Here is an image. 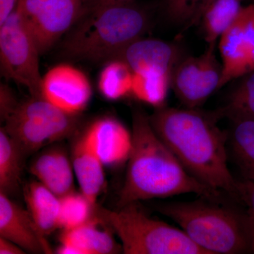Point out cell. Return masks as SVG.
<instances>
[{
	"instance_id": "cell-1",
	"label": "cell",
	"mask_w": 254,
	"mask_h": 254,
	"mask_svg": "<svg viewBox=\"0 0 254 254\" xmlns=\"http://www.w3.org/2000/svg\"><path fill=\"white\" fill-rule=\"evenodd\" d=\"M161 107L149 116L153 129L187 172L210 188L241 200V182L227 165L228 133L213 113Z\"/></svg>"
},
{
	"instance_id": "cell-2",
	"label": "cell",
	"mask_w": 254,
	"mask_h": 254,
	"mask_svg": "<svg viewBox=\"0 0 254 254\" xmlns=\"http://www.w3.org/2000/svg\"><path fill=\"white\" fill-rule=\"evenodd\" d=\"M118 208L141 200L183 193L220 199L219 191L190 175L155 133L149 116L136 110L132 119L131 148Z\"/></svg>"
},
{
	"instance_id": "cell-3",
	"label": "cell",
	"mask_w": 254,
	"mask_h": 254,
	"mask_svg": "<svg viewBox=\"0 0 254 254\" xmlns=\"http://www.w3.org/2000/svg\"><path fill=\"white\" fill-rule=\"evenodd\" d=\"M150 21L147 10L133 1L87 10L64 41L62 54L71 60L107 63L143 38Z\"/></svg>"
},
{
	"instance_id": "cell-4",
	"label": "cell",
	"mask_w": 254,
	"mask_h": 254,
	"mask_svg": "<svg viewBox=\"0 0 254 254\" xmlns=\"http://www.w3.org/2000/svg\"><path fill=\"white\" fill-rule=\"evenodd\" d=\"M201 197L190 202L156 205L159 213L178 224L206 254L252 253L247 213Z\"/></svg>"
},
{
	"instance_id": "cell-5",
	"label": "cell",
	"mask_w": 254,
	"mask_h": 254,
	"mask_svg": "<svg viewBox=\"0 0 254 254\" xmlns=\"http://www.w3.org/2000/svg\"><path fill=\"white\" fill-rule=\"evenodd\" d=\"M100 217L120 239L124 254H206L183 230L148 216L138 203L102 208Z\"/></svg>"
},
{
	"instance_id": "cell-6",
	"label": "cell",
	"mask_w": 254,
	"mask_h": 254,
	"mask_svg": "<svg viewBox=\"0 0 254 254\" xmlns=\"http://www.w3.org/2000/svg\"><path fill=\"white\" fill-rule=\"evenodd\" d=\"M39 55L34 38L16 9L0 24V65L3 76L41 98Z\"/></svg>"
},
{
	"instance_id": "cell-7",
	"label": "cell",
	"mask_w": 254,
	"mask_h": 254,
	"mask_svg": "<svg viewBox=\"0 0 254 254\" xmlns=\"http://www.w3.org/2000/svg\"><path fill=\"white\" fill-rule=\"evenodd\" d=\"M16 9L41 54L71 31L86 11L84 0H19Z\"/></svg>"
},
{
	"instance_id": "cell-8",
	"label": "cell",
	"mask_w": 254,
	"mask_h": 254,
	"mask_svg": "<svg viewBox=\"0 0 254 254\" xmlns=\"http://www.w3.org/2000/svg\"><path fill=\"white\" fill-rule=\"evenodd\" d=\"M215 46L199 57L182 58L173 70L171 87L187 108H198L220 88L222 64L215 55Z\"/></svg>"
},
{
	"instance_id": "cell-9",
	"label": "cell",
	"mask_w": 254,
	"mask_h": 254,
	"mask_svg": "<svg viewBox=\"0 0 254 254\" xmlns=\"http://www.w3.org/2000/svg\"><path fill=\"white\" fill-rule=\"evenodd\" d=\"M218 42L222 60L220 88L254 71V2L242 8Z\"/></svg>"
},
{
	"instance_id": "cell-10",
	"label": "cell",
	"mask_w": 254,
	"mask_h": 254,
	"mask_svg": "<svg viewBox=\"0 0 254 254\" xmlns=\"http://www.w3.org/2000/svg\"><path fill=\"white\" fill-rule=\"evenodd\" d=\"M91 95V85L86 75L67 64L56 65L42 78L41 98L66 113H81Z\"/></svg>"
},
{
	"instance_id": "cell-11",
	"label": "cell",
	"mask_w": 254,
	"mask_h": 254,
	"mask_svg": "<svg viewBox=\"0 0 254 254\" xmlns=\"http://www.w3.org/2000/svg\"><path fill=\"white\" fill-rule=\"evenodd\" d=\"M0 237L7 239L32 254H53L46 236L24 210L0 192Z\"/></svg>"
},
{
	"instance_id": "cell-12",
	"label": "cell",
	"mask_w": 254,
	"mask_h": 254,
	"mask_svg": "<svg viewBox=\"0 0 254 254\" xmlns=\"http://www.w3.org/2000/svg\"><path fill=\"white\" fill-rule=\"evenodd\" d=\"M115 59L125 62L133 72L153 71L172 76L182 58L178 47L173 43L141 38L127 46Z\"/></svg>"
},
{
	"instance_id": "cell-13",
	"label": "cell",
	"mask_w": 254,
	"mask_h": 254,
	"mask_svg": "<svg viewBox=\"0 0 254 254\" xmlns=\"http://www.w3.org/2000/svg\"><path fill=\"white\" fill-rule=\"evenodd\" d=\"M86 131L91 136L98 156L106 166L127 161L131 148V133L123 123L113 118L98 119Z\"/></svg>"
},
{
	"instance_id": "cell-14",
	"label": "cell",
	"mask_w": 254,
	"mask_h": 254,
	"mask_svg": "<svg viewBox=\"0 0 254 254\" xmlns=\"http://www.w3.org/2000/svg\"><path fill=\"white\" fill-rule=\"evenodd\" d=\"M71 160L81 193L95 205L105 186V165L86 129L73 146Z\"/></svg>"
},
{
	"instance_id": "cell-15",
	"label": "cell",
	"mask_w": 254,
	"mask_h": 254,
	"mask_svg": "<svg viewBox=\"0 0 254 254\" xmlns=\"http://www.w3.org/2000/svg\"><path fill=\"white\" fill-rule=\"evenodd\" d=\"M11 115L39 124L49 133L53 143L72 136L79 127L78 115L66 113L43 98L32 97L19 103Z\"/></svg>"
},
{
	"instance_id": "cell-16",
	"label": "cell",
	"mask_w": 254,
	"mask_h": 254,
	"mask_svg": "<svg viewBox=\"0 0 254 254\" xmlns=\"http://www.w3.org/2000/svg\"><path fill=\"white\" fill-rule=\"evenodd\" d=\"M101 219V218H100ZM103 220H90L81 226L64 231L60 239V254H112L123 252L108 229L102 226Z\"/></svg>"
},
{
	"instance_id": "cell-17",
	"label": "cell",
	"mask_w": 254,
	"mask_h": 254,
	"mask_svg": "<svg viewBox=\"0 0 254 254\" xmlns=\"http://www.w3.org/2000/svg\"><path fill=\"white\" fill-rule=\"evenodd\" d=\"M30 171L38 182L58 197L73 191L72 162L60 148L46 150L32 163Z\"/></svg>"
},
{
	"instance_id": "cell-18",
	"label": "cell",
	"mask_w": 254,
	"mask_h": 254,
	"mask_svg": "<svg viewBox=\"0 0 254 254\" xmlns=\"http://www.w3.org/2000/svg\"><path fill=\"white\" fill-rule=\"evenodd\" d=\"M24 197L28 211L45 236L59 228L60 197L38 180L28 184Z\"/></svg>"
},
{
	"instance_id": "cell-19",
	"label": "cell",
	"mask_w": 254,
	"mask_h": 254,
	"mask_svg": "<svg viewBox=\"0 0 254 254\" xmlns=\"http://www.w3.org/2000/svg\"><path fill=\"white\" fill-rule=\"evenodd\" d=\"M242 0H208L200 11L201 23L208 46H215L220 37L231 26L243 7Z\"/></svg>"
},
{
	"instance_id": "cell-20",
	"label": "cell",
	"mask_w": 254,
	"mask_h": 254,
	"mask_svg": "<svg viewBox=\"0 0 254 254\" xmlns=\"http://www.w3.org/2000/svg\"><path fill=\"white\" fill-rule=\"evenodd\" d=\"M227 141L244 180L254 182V120L232 121Z\"/></svg>"
},
{
	"instance_id": "cell-21",
	"label": "cell",
	"mask_w": 254,
	"mask_h": 254,
	"mask_svg": "<svg viewBox=\"0 0 254 254\" xmlns=\"http://www.w3.org/2000/svg\"><path fill=\"white\" fill-rule=\"evenodd\" d=\"M21 147L4 127L0 130V192L9 195L21 183L23 159Z\"/></svg>"
},
{
	"instance_id": "cell-22",
	"label": "cell",
	"mask_w": 254,
	"mask_h": 254,
	"mask_svg": "<svg viewBox=\"0 0 254 254\" xmlns=\"http://www.w3.org/2000/svg\"><path fill=\"white\" fill-rule=\"evenodd\" d=\"M171 76L159 71L133 72L131 94L155 108L165 106L169 88L171 87Z\"/></svg>"
},
{
	"instance_id": "cell-23",
	"label": "cell",
	"mask_w": 254,
	"mask_h": 254,
	"mask_svg": "<svg viewBox=\"0 0 254 254\" xmlns=\"http://www.w3.org/2000/svg\"><path fill=\"white\" fill-rule=\"evenodd\" d=\"M4 122L5 130L26 155L36 153L45 145L53 143L49 133L44 127L27 118L11 115Z\"/></svg>"
},
{
	"instance_id": "cell-24",
	"label": "cell",
	"mask_w": 254,
	"mask_h": 254,
	"mask_svg": "<svg viewBox=\"0 0 254 254\" xmlns=\"http://www.w3.org/2000/svg\"><path fill=\"white\" fill-rule=\"evenodd\" d=\"M227 98L226 103L213 112L218 120H254V71L247 73Z\"/></svg>"
},
{
	"instance_id": "cell-25",
	"label": "cell",
	"mask_w": 254,
	"mask_h": 254,
	"mask_svg": "<svg viewBox=\"0 0 254 254\" xmlns=\"http://www.w3.org/2000/svg\"><path fill=\"white\" fill-rule=\"evenodd\" d=\"M133 71L123 60L107 62L98 78V89L106 99L118 100L131 94Z\"/></svg>"
},
{
	"instance_id": "cell-26",
	"label": "cell",
	"mask_w": 254,
	"mask_h": 254,
	"mask_svg": "<svg viewBox=\"0 0 254 254\" xmlns=\"http://www.w3.org/2000/svg\"><path fill=\"white\" fill-rule=\"evenodd\" d=\"M94 205L83 193H68L60 198L59 228L69 231L91 220Z\"/></svg>"
},
{
	"instance_id": "cell-27",
	"label": "cell",
	"mask_w": 254,
	"mask_h": 254,
	"mask_svg": "<svg viewBox=\"0 0 254 254\" xmlns=\"http://www.w3.org/2000/svg\"><path fill=\"white\" fill-rule=\"evenodd\" d=\"M208 0H162V8L169 21L190 27L198 22L202 8Z\"/></svg>"
},
{
	"instance_id": "cell-28",
	"label": "cell",
	"mask_w": 254,
	"mask_h": 254,
	"mask_svg": "<svg viewBox=\"0 0 254 254\" xmlns=\"http://www.w3.org/2000/svg\"><path fill=\"white\" fill-rule=\"evenodd\" d=\"M241 198L247 207L246 213L250 227L251 248L252 253L254 254V182H241Z\"/></svg>"
},
{
	"instance_id": "cell-29",
	"label": "cell",
	"mask_w": 254,
	"mask_h": 254,
	"mask_svg": "<svg viewBox=\"0 0 254 254\" xmlns=\"http://www.w3.org/2000/svg\"><path fill=\"white\" fill-rule=\"evenodd\" d=\"M19 103L16 101L14 92L7 85L1 84L0 87V113L1 119L5 121L14 113Z\"/></svg>"
},
{
	"instance_id": "cell-30",
	"label": "cell",
	"mask_w": 254,
	"mask_h": 254,
	"mask_svg": "<svg viewBox=\"0 0 254 254\" xmlns=\"http://www.w3.org/2000/svg\"><path fill=\"white\" fill-rule=\"evenodd\" d=\"M19 0H0V24L16 10Z\"/></svg>"
},
{
	"instance_id": "cell-31",
	"label": "cell",
	"mask_w": 254,
	"mask_h": 254,
	"mask_svg": "<svg viewBox=\"0 0 254 254\" xmlns=\"http://www.w3.org/2000/svg\"><path fill=\"white\" fill-rule=\"evenodd\" d=\"M26 253L21 247L7 239L0 237V254H23Z\"/></svg>"
},
{
	"instance_id": "cell-32",
	"label": "cell",
	"mask_w": 254,
	"mask_h": 254,
	"mask_svg": "<svg viewBox=\"0 0 254 254\" xmlns=\"http://www.w3.org/2000/svg\"><path fill=\"white\" fill-rule=\"evenodd\" d=\"M86 10L93 9L104 5L128 2L133 0H84Z\"/></svg>"
}]
</instances>
